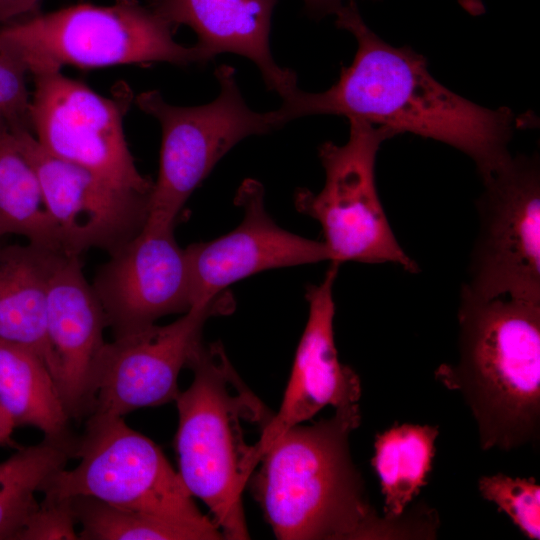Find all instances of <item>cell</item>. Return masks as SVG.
I'll use <instances>...</instances> for the list:
<instances>
[{
    "label": "cell",
    "instance_id": "obj_1",
    "mask_svg": "<svg viewBox=\"0 0 540 540\" xmlns=\"http://www.w3.org/2000/svg\"><path fill=\"white\" fill-rule=\"evenodd\" d=\"M335 15L337 28L357 41L355 57L328 90L311 93L296 87L283 97L274 110L283 126L312 115L363 119L452 146L474 161L482 180L509 161L508 143L520 122L508 107L488 109L443 86L429 73L424 56L375 34L356 1Z\"/></svg>",
    "mask_w": 540,
    "mask_h": 540
},
{
    "label": "cell",
    "instance_id": "obj_2",
    "mask_svg": "<svg viewBox=\"0 0 540 540\" xmlns=\"http://www.w3.org/2000/svg\"><path fill=\"white\" fill-rule=\"evenodd\" d=\"M358 403L312 425L298 424L263 453L249 479L253 497L281 540L432 538V511L381 517L352 461L350 434L359 427Z\"/></svg>",
    "mask_w": 540,
    "mask_h": 540
},
{
    "label": "cell",
    "instance_id": "obj_3",
    "mask_svg": "<svg viewBox=\"0 0 540 540\" xmlns=\"http://www.w3.org/2000/svg\"><path fill=\"white\" fill-rule=\"evenodd\" d=\"M459 360L435 377L462 393L477 422L481 448L511 450L538 439L540 303L490 299L461 287Z\"/></svg>",
    "mask_w": 540,
    "mask_h": 540
},
{
    "label": "cell",
    "instance_id": "obj_4",
    "mask_svg": "<svg viewBox=\"0 0 540 540\" xmlns=\"http://www.w3.org/2000/svg\"><path fill=\"white\" fill-rule=\"evenodd\" d=\"M187 367L193 381L175 400L178 474L209 508L224 538L249 539L242 493L258 463L243 422L263 428L272 413L241 380L220 343L202 342Z\"/></svg>",
    "mask_w": 540,
    "mask_h": 540
},
{
    "label": "cell",
    "instance_id": "obj_5",
    "mask_svg": "<svg viewBox=\"0 0 540 540\" xmlns=\"http://www.w3.org/2000/svg\"><path fill=\"white\" fill-rule=\"evenodd\" d=\"M175 29L138 0L79 3L0 26V52L29 74L167 62L205 64L196 45L174 40Z\"/></svg>",
    "mask_w": 540,
    "mask_h": 540
},
{
    "label": "cell",
    "instance_id": "obj_6",
    "mask_svg": "<svg viewBox=\"0 0 540 540\" xmlns=\"http://www.w3.org/2000/svg\"><path fill=\"white\" fill-rule=\"evenodd\" d=\"M74 457L79 464L51 476L41 490L44 496L91 497L196 529L208 540L224 538L195 505L160 447L123 417L88 419L84 435L76 439Z\"/></svg>",
    "mask_w": 540,
    "mask_h": 540
},
{
    "label": "cell",
    "instance_id": "obj_7",
    "mask_svg": "<svg viewBox=\"0 0 540 540\" xmlns=\"http://www.w3.org/2000/svg\"><path fill=\"white\" fill-rule=\"evenodd\" d=\"M348 121L349 138L344 145L325 142L319 147L323 188L317 194L298 189L295 208L321 225L330 262L391 263L416 273L417 263L403 250L389 224L375 179L380 146L398 133L359 118Z\"/></svg>",
    "mask_w": 540,
    "mask_h": 540
},
{
    "label": "cell",
    "instance_id": "obj_8",
    "mask_svg": "<svg viewBox=\"0 0 540 540\" xmlns=\"http://www.w3.org/2000/svg\"><path fill=\"white\" fill-rule=\"evenodd\" d=\"M215 76L219 95L205 105H171L156 90L142 92L134 99L162 129L159 172L145 225L174 227L189 196L233 146L248 136L282 127L274 110L259 113L247 106L233 67L220 65Z\"/></svg>",
    "mask_w": 540,
    "mask_h": 540
},
{
    "label": "cell",
    "instance_id": "obj_9",
    "mask_svg": "<svg viewBox=\"0 0 540 540\" xmlns=\"http://www.w3.org/2000/svg\"><path fill=\"white\" fill-rule=\"evenodd\" d=\"M475 202L478 230L461 286L474 296L540 303V161L517 155L488 178Z\"/></svg>",
    "mask_w": 540,
    "mask_h": 540
},
{
    "label": "cell",
    "instance_id": "obj_10",
    "mask_svg": "<svg viewBox=\"0 0 540 540\" xmlns=\"http://www.w3.org/2000/svg\"><path fill=\"white\" fill-rule=\"evenodd\" d=\"M33 78L30 128L47 152L118 186L151 195L154 182L137 169L125 138L123 119L133 101L126 85L105 97L61 71Z\"/></svg>",
    "mask_w": 540,
    "mask_h": 540
},
{
    "label": "cell",
    "instance_id": "obj_11",
    "mask_svg": "<svg viewBox=\"0 0 540 540\" xmlns=\"http://www.w3.org/2000/svg\"><path fill=\"white\" fill-rule=\"evenodd\" d=\"M223 292L193 306L176 321L152 324L106 343L96 371V393L88 419L123 417L145 407L175 401L178 376L200 346L206 321L233 310Z\"/></svg>",
    "mask_w": 540,
    "mask_h": 540
},
{
    "label": "cell",
    "instance_id": "obj_12",
    "mask_svg": "<svg viewBox=\"0 0 540 540\" xmlns=\"http://www.w3.org/2000/svg\"><path fill=\"white\" fill-rule=\"evenodd\" d=\"M11 129L37 175L66 255L80 256L90 248L111 254L141 232L150 195L118 186L86 167L52 155L28 127Z\"/></svg>",
    "mask_w": 540,
    "mask_h": 540
},
{
    "label": "cell",
    "instance_id": "obj_13",
    "mask_svg": "<svg viewBox=\"0 0 540 540\" xmlns=\"http://www.w3.org/2000/svg\"><path fill=\"white\" fill-rule=\"evenodd\" d=\"M114 338L192 308V280L174 227L145 225L97 271L92 284Z\"/></svg>",
    "mask_w": 540,
    "mask_h": 540
},
{
    "label": "cell",
    "instance_id": "obj_14",
    "mask_svg": "<svg viewBox=\"0 0 540 540\" xmlns=\"http://www.w3.org/2000/svg\"><path fill=\"white\" fill-rule=\"evenodd\" d=\"M235 203L244 211L229 233L185 248L192 280V307L210 302L232 283L261 271L330 261L323 241L311 240L279 227L264 205V188L246 179Z\"/></svg>",
    "mask_w": 540,
    "mask_h": 540
},
{
    "label": "cell",
    "instance_id": "obj_15",
    "mask_svg": "<svg viewBox=\"0 0 540 540\" xmlns=\"http://www.w3.org/2000/svg\"><path fill=\"white\" fill-rule=\"evenodd\" d=\"M340 264L331 262L318 284L306 287L308 319L298 343L280 408L253 444L259 463L263 453L291 427L311 419L324 407L358 403L361 382L355 371L339 361L334 340L333 287Z\"/></svg>",
    "mask_w": 540,
    "mask_h": 540
},
{
    "label": "cell",
    "instance_id": "obj_16",
    "mask_svg": "<svg viewBox=\"0 0 540 540\" xmlns=\"http://www.w3.org/2000/svg\"><path fill=\"white\" fill-rule=\"evenodd\" d=\"M107 326L79 256L61 255L48 284L46 329L54 380L70 418L80 420L92 412Z\"/></svg>",
    "mask_w": 540,
    "mask_h": 540
},
{
    "label": "cell",
    "instance_id": "obj_17",
    "mask_svg": "<svg viewBox=\"0 0 540 540\" xmlns=\"http://www.w3.org/2000/svg\"><path fill=\"white\" fill-rule=\"evenodd\" d=\"M277 0H149L147 4L174 29L194 30L204 62L221 53L248 58L265 85L281 98L297 86L294 71L276 64L270 50L271 17Z\"/></svg>",
    "mask_w": 540,
    "mask_h": 540
},
{
    "label": "cell",
    "instance_id": "obj_18",
    "mask_svg": "<svg viewBox=\"0 0 540 540\" xmlns=\"http://www.w3.org/2000/svg\"><path fill=\"white\" fill-rule=\"evenodd\" d=\"M63 254L30 243L0 246V339L34 351L52 375L47 294L51 274Z\"/></svg>",
    "mask_w": 540,
    "mask_h": 540
},
{
    "label": "cell",
    "instance_id": "obj_19",
    "mask_svg": "<svg viewBox=\"0 0 540 540\" xmlns=\"http://www.w3.org/2000/svg\"><path fill=\"white\" fill-rule=\"evenodd\" d=\"M0 403L15 426L39 429L45 439H75L53 375L31 349L0 339Z\"/></svg>",
    "mask_w": 540,
    "mask_h": 540
},
{
    "label": "cell",
    "instance_id": "obj_20",
    "mask_svg": "<svg viewBox=\"0 0 540 540\" xmlns=\"http://www.w3.org/2000/svg\"><path fill=\"white\" fill-rule=\"evenodd\" d=\"M8 234L24 236L30 244L64 253L37 175L11 126L0 118V237Z\"/></svg>",
    "mask_w": 540,
    "mask_h": 540
},
{
    "label": "cell",
    "instance_id": "obj_21",
    "mask_svg": "<svg viewBox=\"0 0 540 540\" xmlns=\"http://www.w3.org/2000/svg\"><path fill=\"white\" fill-rule=\"evenodd\" d=\"M438 426L401 424L377 434L372 465L384 496V516L397 519L427 484Z\"/></svg>",
    "mask_w": 540,
    "mask_h": 540
},
{
    "label": "cell",
    "instance_id": "obj_22",
    "mask_svg": "<svg viewBox=\"0 0 540 540\" xmlns=\"http://www.w3.org/2000/svg\"><path fill=\"white\" fill-rule=\"evenodd\" d=\"M76 438L43 439L0 463V539L17 540L38 508L36 493L74 457Z\"/></svg>",
    "mask_w": 540,
    "mask_h": 540
},
{
    "label": "cell",
    "instance_id": "obj_23",
    "mask_svg": "<svg viewBox=\"0 0 540 540\" xmlns=\"http://www.w3.org/2000/svg\"><path fill=\"white\" fill-rule=\"evenodd\" d=\"M82 540H208L202 532L162 518L121 509L91 497L71 498Z\"/></svg>",
    "mask_w": 540,
    "mask_h": 540
},
{
    "label": "cell",
    "instance_id": "obj_24",
    "mask_svg": "<svg viewBox=\"0 0 540 540\" xmlns=\"http://www.w3.org/2000/svg\"><path fill=\"white\" fill-rule=\"evenodd\" d=\"M483 498L493 502L530 539L540 538V487L534 478L504 474L479 479Z\"/></svg>",
    "mask_w": 540,
    "mask_h": 540
},
{
    "label": "cell",
    "instance_id": "obj_25",
    "mask_svg": "<svg viewBox=\"0 0 540 540\" xmlns=\"http://www.w3.org/2000/svg\"><path fill=\"white\" fill-rule=\"evenodd\" d=\"M71 498L44 496L17 540L78 539Z\"/></svg>",
    "mask_w": 540,
    "mask_h": 540
},
{
    "label": "cell",
    "instance_id": "obj_26",
    "mask_svg": "<svg viewBox=\"0 0 540 540\" xmlns=\"http://www.w3.org/2000/svg\"><path fill=\"white\" fill-rule=\"evenodd\" d=\"M28 74L24 66L13 57L0 52V118L11 126L30 128L31 94L27 89Z\"/></svg>",
    "mask_w": 540,
    "mask_h": 540
},
{
    "label": "cell",
    "instance_id": "obj_27",
    "mask_svg": "<svg viewBox=\"0 0 540 540\" xmlns=\"http://www.w3.org/2000/svg\"><path fill=\"white\" fill-rule=\"evenodd\" d=\"M42 0H0V26L40 12Z\"/></svg>",
    "mask_w": 540,
    "mask_h": 540
},
{
    "label": "cell",
    "instance_id": "obj_28",
    "mask_svg": "<svg viewBox=\"0 0 540 540\" xmlns=\"http://www.w3.org/2000/svg\"><path fill=\"white\" fill-rule=\"evenodd\" d=\"M349 1L352 0H303L306 12L314 19H322L325 16L335 14Z\"/></svg>",
    "mask_w": 540,
    "mask_h": 540
},
{
    "label": "cell",
    "instance_id": "obj_29",
    "mask_svg": "<svg viewBox=\"0 0 540 540\" xmlns=\"http://www.w3.org/2000/svg\"><path fill=\"white\" fill-rule=\"evenodd\" d=\"M15 424L0 403V446H12V434Z\"/></svg>",
    "mask_w": 540,
    "mask_h": 540
},
{
    "label": "cell",
    "instance_id": "obj_30",
    "mask_svg": "<svg viewBox=\"0 0 540 540\" xmlns=\"http://www.w3.org/2000/svg\"><path fill=\"white\" fill-rule=\"evenodd\" d=\"M457 2L466 12L473 16L485 13V6L481 0H457Z\"/></svg>",
    "mask_w": 540,
    "mask_h": 540
}]
</instances>
